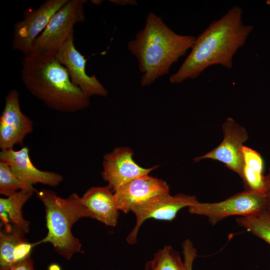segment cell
Segmentation results:
<instances>
[{
    "label": "cell",
    "mask_w": 270,
    "mask_h": 270,
    "mask_svg": "<svg viewBox=\"0 0 270 270\" xmlns=\"http://www.w3.org/2000/svg\"><path fill=\"white\" fill-rule=\"evenodd\" d=\"M244 164L240 178L245 190L264 192V161L256 150L243 147Z\"/></svg>",
    "instance_id": "ac0fdd59"
},
{
    "label": "cell",
    "mask_w": 270,
    "mask_h": 270,
    "mask_svg": "<svg viewBox=\"0 0 270 270\" xmlns=\"http://www.w3.org/2000/svg\"><path fill=\"white\" fill-rule=\"evenodd\" d=\"M35 190L31 184L19 178L6 163L0 162V194L6 197L18 190Z\"/></svg>",
    "instance_id": "44dd1931"
},
{
    "label": "cell",
    "mask_w": 270,
    "mask_h": 270,
    "mask_svg": "<svg viewBox=\"0 0 270 270\" xmlns=\"http://www.w3.org/2000/svg\"><path fill=\"white\" fill-rule=\"evenodd\" d=\"M36 193L44 206L48 232L45 238L35 243L36 246L50 242L60 256L70 260L82 247L79 240L72 235V228L81 218H92L91 213L76 193L66 198L50 190L42 189Z\"/></svg>",
    "instance_id": "277c9868"
},
{
    "label": "cell",
    "mask_w": 270,
    "mask_h": 270,
    "mask_svg": "<svg viewBox=\"0 0 270 270\" xmlns=\"http://www.w3.org/2000/svg\"><path fill=\"white\" fill-rule=\"evenodd\" d=\"M0 270H34V262L30 257L12 266L0 268Z\"/></svg>",
    "instance_id": "7402d4cb"
},
{
    "label": "cell",
    "mask_w": 270,
    "mask_h": 270,
    "mask_svg": "<svg viewBox=\"0 0 270 270\" xmlns=\"http://www.w3.org/2000/svg\"><path fill=\"white\" fill-rule=\"evenodd\" d=\"M48 270H62V269L58 264L54 263L49 266Z\"/></svg>",
    "instance_id": "d4e9b609"
},
{
    "label": "cell",
    "mask_w": 270,
    "mask_h": 270,
    "mask_svg": "<svg viewBox=\"0 0 270 270\" xmlns=\"http://www.w3.org/2000/svg\"><path fill=\"white\" fill-rule=\"evenodd\" d=\"M267 208L264 192L244 190L217 202L202 203L188 208L194 214L206 216L212 225L232 216H246Z\"/></svg>",
    "instance_id": "8992f818"
},
{
    "label": "cell",
    "mask_w": 270,
    "mask_h": 270,
    "mask_svg": "<svg viewBox=\"0 0 270 270\" xmlns=\"http://www.w3.org/2000/svg\"><path fill=\"white\" fill-rule=\"evenodd\" d=\"M20 76L34 96L55 110L74 113L90 104V97L72 82L56 52H32L24 56Z\"/></svg>",
    "instance_id": "7a4b0ae2"
},
{
    "label": "cell",
    "mask_w": 270,
    "mask_h": 270,
    "mask_svg": "<svg viewBox=\"0 0 270 270\" xmlns=\"http://www.w3.org/2000/svg\"><path fill=\"white\" fill-rule=\"evenodd\" d=\"M74 34L56 51L60 62L67 69L72 83L84 94L90 97L98 96L106 97L108 91L96 76L86 72V60L76 48Z\"/></svg>",
    "instance_id": "8fae6325"
},
{
    "label": "cell",
    "mask_w": 270,
    "mask_h": 270,
    "mask_svg": "<svg viewBox=\"0 0 270 270\" xmlns=\"http://www.w3.org/2000/svg\"><path fill=\"white\" fill-rule=\"evenodd\" d=\"M109 1L116 5L120 6H136L138 5L136 1L134 0H110Z\"/></svg>",
    "instance_id": "cb8c5ba5"
},
{
    "label": "cell",
    "mask_w": 270,
    "mask_h": 270,
    "mask_svg": "<svg viewBox=\"0 0 270 270\" xmlns=\"http://www.w3.org/2000/svg\"><path fill=\"white\" fill-rule=\"evenodd\" d=\"M238 225L270 245V210L236 218Z\"/></svg>",
    "instance_id": "ffe728a7"
},
{
    "label": "cell",
    "mask_w": 270,
    "mask_h": 270,
    "mask_svg": "<svg viewBox=\"0 0 270 270\" xmlns=\"http://www.w3.org/2000/svg\"><path fill=\"white\" fill-rule=\"evenodd\" d=\"M224 138L214 148L204 154L194 158L196 162L205 159L218 161L240 177L244 160V143L248 138L244 127L231 118H228L222 126Z\"/></svg>",
    "instance_id": "9c48e42d"
},
{
    "label": "cell",
    "mask_w": 270,
    "mask_h": 270,
    "mask_svg": "<svg viewBox=\"0 0 270 270\" xmlns=\"http://www.w3.org/2000/svg\"><path fill=\"white\" fill-rule=\"evenodd\" d=\"M33 130L32 120L21 110L19 94L16 90H10L5 98L4 109L0 116V148H13L22 144L25 137Z\"/></svg>",
    "instance_id": "30bf717a"
},
{
    "label": "cell",
    "mask_w": 270,
    "mask_h": 270,
    "mask_svg": "<svg viewBox=\"0 0 270 270\" xmlns=\"http://www.w3.org/2000/svg\"><path fill=\"white\" fill-rule=\"evenodd\" d=\"M132 155L130 149L120 147L104 156L102 176L112 190L116 192L130 180L148 174L157 167L142 168L134 160Z\"/></svg>",
    "instance_id": "7c38bea8"
},
{
    "label": "cell",
    "mask_w": 270,
    "mask_h": 270,
    "mask_svg": "<svg viewBox=\"0 0 270 270\" xmlns=\"http://www.w3.org/2000/svg\"><path fill=\"white\" fill-rule=\"evenodd\" d=\"M81 202L91 213L92 218L108 226H115L117 224L119 210L108 186L90 188L81 198Z\"/></svg>",
    "instance_id": "9a60e30c"
},
{
    "label": "cell",
    "mask_w": 270,
    "mask_h": 270,
    "mask_svg": "<svg viewBox=\"0 0 270 270\" xmlns=\"http://www.w3.org/2000/svg\"><path fill=\"white\" fill-rule=\"evenodd\" d=\"M90 2H92V4H94L100 5L102 4V1L99 0H90Z\"/></svg>",
    "instance_id": "484cf974"
},
{
    "label": "cell",
    "mask_w": 270,
    "mask_h": 270,
    "mask_svg": "<svg viewBox=\"0 0 270 270\" xmlns=\"http://www.w3.org/2000/svg\"><path fill=\"white\" fill-rule=\"evenodd\" d=\"M199 202L194 196L170 194L156 196L149 200L134 206L131 210L136 218V224L126 238L128 244L136 242L139 229L144 222L149 218L172 221L182 208L193 206Z\"/></svg>",
    "instance_id": "52a82bcc"
},
{
    "label": "cell",
    "mask_w": 270,
    "mask_h": 270,
    "mask_svg": "<svg viewBox=\"0 0 270 270\" xmlns=\"http://www.w3.org/2000/svg\"><path fill=\"white\" fill-rule=\"evenodd\" d=\"M144 270H192L184 262L178 252L171 246H166L158 251L148 261Z\"/></svg>",
    "instance_id": "d6986e66"
},
{
    "label": "cell",
    "mask_w": 270,
    "mask_h": 270,
    "mask_svg": "<svg viewBox=\"0 0 270 270\" xmlns=\"http://www.w3.org/2000/svg\"><path fill=\"white\" fill-rule=\"evenodd\" d=\"M196 37L176 33L162 18L150 12L142 29L129 41L128 48L137 60L142 86L168 74L171 66L192 48Z\"/></svg>",
    "instance_id": "3957f363"
},
{
    "label": "cell",
    "mask_w": 270,
    "mask_h": 270,
    "mask_svg": "<svg viewBox=\"0 0 270 270\" xmlns=\"http://www.w3.org/2000/svg\"><path fill=\"white\" fill-rule=\"evenodd\" d=\"M264 193L266 200L267 208L270 210V167L268 174L264 176Z\"/></svg>",
    "instance_id": "603a6c76"
},
{
    "label": "cell",
    "mask_w": 270,
    "mask_h": 270,
    "mask_svg": "<svg viewBox=\"0 0 270 270\" xmlns=\"http://www.w3.org/2000/svg\"><path fill=\"white\" fill-rule=\"evenodd\" d=\"M242 8L234 6L201 32L178 70L172 74V84H180L199 76L208 68L221 65L231 69L233 58L244 46L254 27L242 21Z\"/></svg>",
    "instance_id": "6da1fadb"
},
{
    "label": "cell",
    "mask_w": 270,
    "mask_h": 270,
    "mask_svg": "<svg viewBox=\"0 0 270 270\" xmlns=\"http://www.w3.org/2000/svg\"><path fill=\"white\" fill-rule=\"evenodd\" d=\"M36 192V189L21 190L6 198H0V216L5 231L10 232L12 228L8 224L9 220L25 234L28 232L30 222L23 217L22 207Z\"/></svg>",
    "instance_id": "e0dca14e"
},
{
    "label": "cell",
    "mask_w": 270,
    "mask_h": 270,
    "mask_svg": "<svg viewBox=\"0 0 270 270\" xmlns=\"http://www.w3.org/2000/svg\"><path fill=\"white\" fill-rule=\"evenodd\" d=\"M86 0H68L57 11L35 40L32 52H56L74 34V26L85 18Z\"/></svg>",
    "instance_id": "5b68a950"
},
{
    "label": "cell",
    "mask_w": 270,
    "mask_h": 270,
    "mask_svg": "<svg viewBox=\"0 0 270 270\" xmlns=\"http://www.w3.org/2000/svg\"><path fill=\"white\" fill-rule=\"evenodd\" d=\"M68 0H46L38 8L26 13L23 19L14 25L12 50L22 52L24 56L31 54L37 38L54 14Z\"/></svg>",
    "instance_id": "ba28073f"
},
{
    "label": "cell",
    "mask_w": 270,
    "mask_h": 270,
    "mask_svg": "<svg viewBox=\"0 0 270 270\" xmlns=\"http://www.w3.org/2000/svg\"><path fill=\"white\" fill-rule=\"evenodd\" d=\"M25 233L14 226L10 232H0V268H6L30 257L35 243L25 238Z\"/></svg>",
    "instance_id": "2e32d148"
},
{
    "label": "cell",
    "mask_w": 270,
    "mask_h": 270,
    "mask_svg": "<svg viewBox=\"0 0 270 270\" xmlns=\"http://www.w3.org/2000/svg\"><path fill=\"white\" fill-rule=\"evenodd\" d=\"M29 148L25 146L20 150H2L0 162L8 164L14 173L21 180L31 184L40 183L56 186L63 180L62 176L56 172L44 171L36 168L30 157Z\"/></svg>",
    "instance_id": "5bb4252c"
},
{
    "label": "cell",
    "mask_w": 270,
    "mask_h": 270,
    "mask_svg": "<svg viewBox=\"0 0 270 270\" xmlns=\"http://www.w3.org/2000/svg\"><path fill=\"white\" fill-rule=\"evenodd\" d=\"M170 194L167 183L148 174L134 178L114 192L119 210L131 212L136 206L162 194Z\"/></svg>",
    "instance_id": "4fadbf2b"
}]
</instances>
